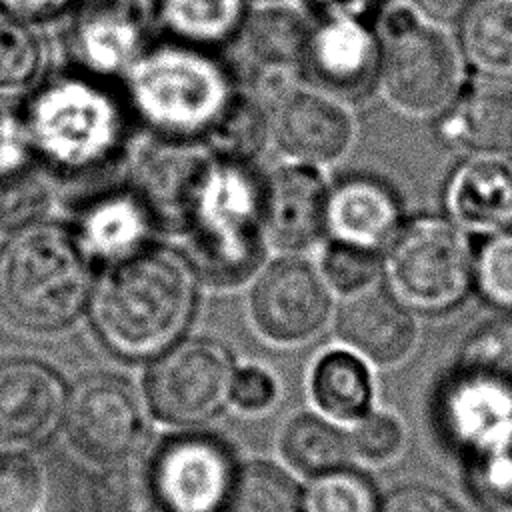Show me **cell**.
I'll return each instance as SVG.
<instances>
[{"label": "cell", "mask_w": 512, "mask_h": 512, "mask_svg": "<svg viewBox=\"0 0 512 512\" xmlns=\"http://www.w3.org/2000/svg\"><path fill=\"white\" fill-rule=\"evenodd\" d=\"M436 136L468 156H510L512 86L488 80L462 88L458 98L436 116Z\"/></svg>", "instance_id": "obj_20"}, {"label": "cell", "mask_w": 512, "mask_h": 512, "mask_svg": "<svg viewBox=\"0 0 512 512\" xmlns=\"http://www.w3.org/2000/svg\"><path fill=\"white\" fill-rule=\"evenodd\" d=\"M124 100L160 140L206 142L240 98L234 74L210 50L148 46L124 74Z\"/></svg>", "instance_id": "obj_2"}, {"label": "cell", "mask_w": 512, "mask_h": 512, "mask_svg": "<svg viewBox=\"0 0 512 512\" xmlns=\"http://www.w3.org/2000/svg\"><path fill=\"white\" fill-rule=\"evenodd\" d=\"M312 8H316L322 18L328 16H352L364 18L370 10L380 6L382 0H306Z\"/></svg>", "instance_id": "obj_43"}, {"label": "cell", "mask_w": 512, "mask_h": 512, "mask_svg": "<svg viewBox=\"0 0 512 512\" xmlns=\"http://www.w3.org/2000/svg\"><path fill=\"white\" fill-rule=\"evenodd\" d=\"M228 498L230 512H298L302 500L294 480L266 462L244 466Z\"/></svg>", "instance_id": "obj_28"}, {"label": "cell", "mask_w": 512, "mask_h": 512, "mask_svg": "<svg viewBox=\"0 0 512 512\" xmlns=\"http://www.w3.org/2000/svg\"><path fill=\"white\" fill-rule=\"evenodd\" d=\"M282 452L296 470L320 476L344 464L350 442L326 420L302 414L288 424L282 438Z\"/></svg>", "instance_id": "obj_26"}, {"label": "cell", "mask_w": 512, "mask_h": 512, "mask_svg": "<svg viewBox=\"0 0 512 512\" xmlns=\"http://www.w3.org/2000/svg\"><path fill=\"white\" fill-rule=\"evenodd\" d=\"M272 132L292 160L318 166L350 146L352 120L330 94L292 88L276 104Z\"/></svg>", "instance_id": "obj_19"}, {"label": "cell", "mask_w": 512, "mask_h": 512, "mask_svg": "<svg viewBox=\"0 0 512 512\" xmlns=\"http://www.w3.org/2000/svg\"><path fill=\"white\" fill-rule=\"evenodd\" d=\"M44 66L40 34L14 16L0 18V92H20L32 86Z\"/></svg>", "instance_id": "obj_29"}, {"label": "cell", "mask_w": 512, "mask_h": 512, "mask_svg": "<svg viewBox=\"0 0 512 512\" xmlns=\"http://www.w3.org/2000/svg\"><path fill=\"white\" fill-rule=\"evenodd\" d=\"M64 422L80 454L110 464L134 450L142 434V406L128 380L94 372L74 384L66 398Z\"/></svg>", "instance_id": "obj_9"}, {"label": "cell", "mask_w": 512, "mask_h": 512, "mask_svg": "<svg viewBox=\"0 0 512 512\" xmlns=\"http://www.w3.org/2000/svg\"><path fill=\"white\" fill-rule=\"evenodd\" d=\"M268 2H274V0H268Z\"/></svg>", "instance_id": "obj_44"}, {"label": "cell", "mask_w": 512, "mask_h": 512, "mask_svg": "<svg viewBox=\"0 0 512 512\" xmlns=\"http://www.w3.org/2000/svg\"><path fill=\"white\" fill-rule=\"evenodd\" d=\"M148 14L142 0H80L68 32L80 72L124 76L148 48Z\"/></svg>", "instance_id": "obj_12"}, {"label": "cell", "mask_w": 512, "mask_h": 512, "mask_svg": "<svg viewBox=\"0 0 512 512\" xmlns=\"http://www.w3.org/2000/svg\"><path fill=\"white\" fill-rule=\"evenodd\" d=\"M268 130L270 126L262 104L246 94H240L232 112L204 144L218 156L250 162L266 144Z\"/></svg>", "instance_id": "obj_31"}, {"label": "cell", "mask_w": 512, "mask_h": 512, "mask_svg": "<svg viewBox=\"0 0 512 512\" xmlns=\"http://www.w3.org/2000/svg\"><path fill=\"white\" fill-rule=\"evenodd\" d=\"M378 508L370 480L340 468L316 476L300 500L302 512H378Z\"/></svg>", "instance_id": "obj_32"}, {"label": "cell", "mask_w": 512, "mask_h": 512, "mask_svg": "<svg viewBox=\"0 0 512 512\" xmlns=\"http://www.w3.org/2000/svg\"><path fill=\"white\" fill-rule=\"evenodd\" d=\"M476 0H414V8L424 20L448 24L458 22Z\"/></svg>", "instance_id": "obj_42"}, {"label": "cell", "mask_w": 512, "mask_h": 512, "mask_svg": "<svg viewBox=\"0 0 512 512\" xmlns=\"http://www.w3.org/2000/svg\"><path fill=\"white\" fill-rule=\"evenodd\" d=\"M278 386L270 372L260 366H244L234 372L228 400L244 412H260L272 406Z\"/></svg>", "instance_id": "obj_38"}, {"label": "cell", "mask_w": 512, "mask_h": 512, "mask_svg": "<svg viewBox=\"0 0 512 512\" xmlns=\"http://www.w3.org/2000/svg\"><path fill=\"white\" fill-rule=\"evenodd\" d=\"M198 306V272L186 254L146 246L110 264L88 312L100 342L118 358L154 360L182 340Z\"/></svg>", "instance_id": "obj_1"}, {"label": "cell", "mask_w": 512, "mask_h": 512, "mask_svg": "<svg viewBox=\"0 0 512 512\" xmlns=\"http://www.w3.org/2000/svg\"><path fill=\"white\" fill-rule=\"evenodd\" d=\"M380 38L362 18L328 16L310 28L302 70L328 94L364 96L378 84Z\"/></svg>", "instance_id": "obj_13"}, {"label": "cell", "mask_w": 512, "mask_h": 512, "mask_svg": "<svg viewBox=\"0 0 512 512\" xmlns=\"http://www.w3.org/2000/svg\"><path fill=\"white\" fill-rule=\"evenodd\" d=\"M330 186L314 164L292 160L262 182L264 238L282 252H300L326 232Z\"/></svg>", "instance_id": "obj_14"}, {"label": "cell", "mask_w": 512, "mask_h": 512, "mask_svg": "<svg viewBox=\"0 0 512 512\" xmlns=\"http://www.w3.org/2000/svg\"><path fill=\"white\" fill-rule=\"evenodd\" d=\"M80 0H0V8L20 20H40L64 12L70 6H78Z\"/></svg>", "instance_id": "obj_41"}, {"label": "cell", "mask_w": 512, "mask_h": 512, "mask_svg": "<svg viewBox=\"0 0 512 512\" xmlns=\"http://www.w3.org/2000/svg\"><path fill=\"white\" fill-rule=\"evenodd\" d=\"M378 86L388 102L418 118L440 116L462 92L464 62L414 6L394 4L380 20Z\"/></svg>", "instance_id": "obj_6"}, {"label": "cell", "mask_w": 512, "mask_h": 512, "mask_svg": "<svg viewBox=\"0 0 512 512\" xmlns=\"http://www.w3.org/2000/svg\"><path fill=\"white\" fill-rule=\"evenodd\" d=\"M150 474L164 512H216L234 482L228 450L200 434L166 442Z\"/></svg>", "instance_id": "obj_11"}, {"label": "cell", "mask_w": 512, "mask_h": 512, "mask_svg": "<svg viewBox=\"0 0 512 512\" xmlns=\"http://www.w3.org/2000/svg\"><path fill=\"white\" fill-rule=\"evenodd\" d=\"M32 150L22 122L0 108V178L30 166Z\"/></svg>", "instance_id": "obj_40"}, {"label": "cell", "mask_w": 512, "mask_h": 512, "mask_svg": "<svg viewBox=\"0 0 512 512\" xmlns=\"http://www.w3.org/2000/svg\"><path fill=\"white\" fill-rule=\"evenodd\" d=\"M94 512H164L152 474L134 462H110L92 482Z\"/></svg>", "instance_id": "obj_27"}, {"label": "cell", "mask_w": 512, "mask_h": 512, "mask_svg": "<svg viewBox=\"0 0 512 512\" xmlns=\"http://www.w3.org/2000/svg\"><path fill=\"white\" fill-rule=\"evenodd\" d=\"M336 332L344 344L378 366L402 362L416 344L414 312L384 286H368L348 294L336 316Z\"/></svg>", "instance_id": "obj_17"}, {"label": "cell", "mask_w": 512, "mask_h": 512, "mask_svg": "<svg viewBox=\"0 0 512 512\" xmlns=\"http://www.w3.org/2000/svg\"><path fill=\"white\" fill-rule=\"evenodd\" d=\"M60 374L36 358L0 362V446L20 448L44 440L64 418Z\"/></svg>", "instance_id": "obj_15"}, {"label": "cell", "mask_w": 512, "mask_h": 512, "mask_svg": "<svg viewBox=\"0 0 512 512\" xmlns=\"http://www.w3.org/2000/svg\"><path fill=\"white\" fill-rule=\"evenodd\" d=\"M94 280L90 258L74 232L38 222L0 248V310L30 332H56L88 308Z\"/></svg>", "instance_id": "obj_5"}, {"label": "cell", "mask_w": 512, "mask_h": 512, "mask_svg": "<svg viewBox=\"0 0 512 512\" xmlns=\"http://www.w3.org/2000/svg\"><path fill=\"white\" fill-rule=\"evenodd\" d=\"M458 24L462 62L492 82H512V0H476Z\"/></svg>", "instance_id": "obj_22"}, {"label": "cell", "mask_w": 512, "mask_h": 512, "mask_svg": "<svg viewBox=\"0 0 512 512\" xmlns=\"http://www.w3.org/2000/svg\"><path fill=\"white\" fill-rule=\"evenodd\" d=\"M156 218L134 186L90 200L72 230L90 260L116 264L150 246Z\"/></svg>", "instance_id": "obj_21"}, {"label": "cell", "mask_w": 512, "mask_h": 512, "mask_svg": "<svg viewBox=\"0 0 512 512\" xmlns=\"http://www.w3.org/2000/svg\"><path fill=\"white\" fill-rule=\"evenodd\" d=\"M382 272V258L376 252L330 240L320 258V274L330 290L344 296L374 284Z\"/></svg>", "instance_id": "obj_35"}, {"label": "cell", "mask_w": 512, "mask_h": 512, "mask_svg": "<svg viewBox=\"0 0 512 512\" xmlns=\"http://www.w3.org/2000/svg\"><path fill=\"white\" fill-rule=\"evenodd\" d=\"M402 226V202L384 180L352 174L330 186L326 208L330 240L382 254Z\"/></svg>", "instance_id": "obj_16"}, {"label": "cell", "mask_w": 512, "mask_h": 512, "mask_svg": "<svg viewBox=\"0 0 512 512\" xmlns=\"http://www.w3.org/2000/svg\"><path fill=\"white\" fill-rule=\"evenodd\" d=\"M456 366L512 384V316L496 318L474 330L464 340Z\"/></svg>", "instance_id": "obj_34"}, {"label": "cell", "mask_w": 512, "mask_h": 512, "mask_svg": "<svg viewBox=\"0 0 512 512\" xmlns=\"http://www.w3.org/2000/svg\"><path fill=\"white\" fill-rule=\"evenodd\" d=\"M378 512H462V510L450 496H446L436 488L422 486V484H408L392 490L380 504Z\"/></svg>", "instance_id": "obj_39"}, {"label": "cell", "mask_w": 512, "mask_h": 512, "mask_svg": "<svg viewBox=\"0 0 512 512\" xmlns=\"http://www.w3.org/2000/svg\"><path fill=\"white\" fill-rule=\"evenodd\" d=\"M128 104L86 72H62L30 96L24 132L32 154L50 170L80 176L104 168L128 136Z\"/></svg>", "instance_id": "obj_4"}, {"label": "cell", "mask_w": 512, "mask_h": 512, "mask_svg": "<svg viewBox=\"0 0 512 512\" xmlns=\"http://www.w3.org/2000/svg\"><path fill=\"white\" fill-rule=\"evenodd\" d=\"M472 290L488 306L512 314V228L482 236L472 254Z\"/></svg>", "instance_id": "obj_30"}, {"label": "cell", "mask_w": 512, "mask_h": 512, "mask_svg": "<svg viewBox=\"0 0 512 512\" xmlns=\"http://www.w3.org/2000/svg\"><path fill=\"white\" fill-rule=\"evenodd\" d=\"M330 312V288L320 270L294 256L266 266L250 292L252 322L274 344H302L314 338Z\"/></svg>", "instance_id": "obj_10"}, {"label": "cell", "mask_w": 512, "mask_h": 512, "mask_svg": "<svg viewBox=\"0 0 512 512\" xmlns=\"http://www.w3.org/2000/svg\"><path fill=\"white\" fill-rule=\"evenodd\" d=\"M50 192L40 174L28 166L0 178V232L16 234L42 220Z\"/></svg>", "instance_id": "obj_33"}, {"label": "cell", "mask_w": 512, "mask_h": 512, "mask_svg": "<svg viewBox=\"0 0 512 512\" xmlns=\"http://www.w3.org/2000/svg\"><path fill=\"white\" fill-rule=\"evenodd\" d=\"M248 58L268 74L302 68L310 26L288 6H266L248 14L240 32Z\"/></svg>", "instance_id": "obj_24"}, {"label": "cell", "mask_w": 512, "mask_h": 512, "mask_svg": "<svg viewBox=\"0 0 512 512\" xmlns=\"http://www.w3.org/2000/svg\"><path fill=\"white\" fill-rule=\"evenodd\" d=\"M372 376L368 362L350 348L324 352L312 368V396L336 420H360L372 404Z\"/></svg>", "instance_id": "obj_25"}, {"label": "cell", "mask_w": 512, "mask_h": 512, "mask_svg": "<svg viewBox=\"0 0 512 512\" xmlns=\"http://www.w3.org/2000/svg\"><path fill=\"white\" fill-rule=\"evenodd\" d=\"M248 0H154V16L170 40L218 48L240 36Z\"/></svg>", "instance_id": "obj_23"}, {"label": "cell", "mask_w": 512, "mask_h": 512, "mask_svg": "<svg viewBox=\"0 0 512 512\" xmlns=\"http://www.w3.org/2000/svg\"><path fill=\"white\" fill-rule=\"evenodd\" d=\"M44 500L40 466L18 450H0V512H38Z\"/></svg>", "instance_id": "obj_36"}, {"label": "cell", "mask_w": 512, "mask_h": 512, "mask_svg": "<svg viewBox=\"0 0 512 512\" xmlns=\"http://www.w3.org/2000/svg\"><path fill=\"white\" fill-rule=\"evenodd\" d=\"M472 254L466 232L448 218H412L382 258L386 288L410 312L446 314L472 292Z\"/></svg>", "instance_id": "obj_7"}, {"label": "cell", "mask_w": 512, "mask_h": 512, "mask_svg": "<svg viewBox=\"0 0 512 512\" xmlns=\"http://www.w3.org/2000/svg\"><path fill=\"white\" fill-rule=\"evenodd\" d=\"M442 202L446 218L464 232L488 236L512 228V160L466 156L448 174Z\"/></svg>", "instance_id": "obj_18"}, {"label": "cell", "mask_w": 512, "mask_h": 512, "mask_svg": "<svg viewBox=\"0 0 512 512\" xmlns=\"http://www.w3.org/2000/svg\"><path fill=\"white\" fill-rule=\"evenodd\" d=\"M262 182L250 162L208 154L176 228L198 276L234 284L254 272L266 240Z\"/></svg>", "instance_id": "obj_3"}, {"label": "cell", "mask_w": 512, "mask_h": 512, "mask_svg": "<svg viewBox=\"0 0 512 512\" xmlns=\"http://www.w3.org/2000/svg\"><path fill=\"white\" fill-rule=\"evenodd\" d=\"M234 372V358L222 342L182 338L152 360L144 380L146 400L166 424H200L228 398Z\"/></svg>", "instance_id": "obj_8"}, {"label": "cell", "mask_w": 512, "mask_h": 512, "mask_svg": "<svg viewBox=\"0 0 512 512\" xmlns=\"http://www.w3.org/2000/svg\"><path fill=\"white\" fill-rule=\"evenodd\" d=\"M350 450L368 462L382 464L394 460L404 448L402 424L384 412H368L360 420L348 438Z\"/></svg>", "instance_id": "obj_37"}]
</instances>
